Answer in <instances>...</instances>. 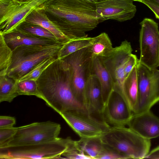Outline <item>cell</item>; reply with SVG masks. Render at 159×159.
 <instances>
[{"mask_svg":"<svg viewBox=\"0 0 159 159\" xmlns=\"http://www.w3.org/2000/svg\"><path fill=\"white\" fill-rule=\"evenodd\" d=\"M144 158L159 159V146L149 152Z\"/></svg>","mask_w":159,"mask_h":159,"instance_id":"d590c367","label":"cell"},{"mask_svg":"<svg viewBox=\"0 0 159 159\" xmlns=\"http://www.w3.org/2000/svg\"><path fill=\"white\" fill-rule=\"evenodd\" d=\"M75 142L78 148L92 159H96L103 146L100 137L80 138Z\"/></svg>","mask_w":159,"mask_h":159,"instance_id":"603a6c76","label":"cell"},{"mask_svg":"<svg viewBox=\"0 0 159 159\" xmlns=\"http://www.w3.org/2000/svg\"><path fill=\"white\" fill-rule=\"evenodd\" d=\"M47 0H29L20 4L11 16L0 25V33L4 34L14 30L32 12Z\"/></svg>","mask_w":159,"mask_h":159,"instance_id":"e0dca14e","label":"cell"},{"mask_svg":"<svg viewBox=\"0 0 159 159\" xmlns=\"http://www.w3.org/2000/svg\"><path fill=\"white\" fill-rule=\"evenodd\" d=\"M15 2L19 3H22L25 2V0H14Z\"/></svg>","mask_w":159,"mask_h":159,"instance_id":"f35d334b","label":"cell"},{"mask_svg":"<svg viewBox=\"0 0 159 159\" xmlns=\"http://www.w3.org/2000/svg\"><path fill=\"white\" fill-rule=\"evenodd\" d=\"M114 49L110 38L105 32L94 37L93 44L89 47L92 57H97L100 59L109 56Z\"/></svg>","mask_w":159,"mask_h":159,"instance_id":"44dd1931","label":"cell"},{"mask_svg":"<svg viewBox=\"0 0 159 159\" xmlns=\"http://www.w3.org/2000/svg\"><path fill=\"white\" fill-rule=\"evenodd\" d=\"M17 93L18 95H33L42 99L37 81L26 80L17 82Z\"/></svg>","mask_w":159,"mask_h":159,"instance_id":"4316f807","label":"cell"},{"mask_svg":"<svg viewBox=\"0 0 159 159\" xmlns=\"http://www.w3.org/2000/svg\"><path fill=\"white\" fill-rule=\"evenodd\" d=\"M24 21L39 25L48 30L54 35L58 41L62 44H64L73 40L65 35L49 19L40 6L32 12L25 18Z\"/></svg>","mask_w":159,"mask_h":159,"instance_id":"ac0fdd59","label":"cell"},{"mask_svg":"<svg viewBox=\"0 0 159 159\" xmlns=\"http://www.w3.org/2000/svg\"><path fill=\"white\" fill-rule=\"evenodd\" d=\"M148 6L154 13L156 18L159 19V6L147 0H138Z\"/></svg>","mask_w":159,"mask_h":159,"instance_id":"e575fe53","label":"cell"},{"mask_svg":"<svg viewBox=\"0 0 159 159\" xmlns=\"http://www.w3.org/2000/svg\"><path fill=\"white\" fill-rule=\"evenodd\" d=\"M72 140L69 137L59 138L49 143L0 148V158L60 159Z\"/></svg>","mask_w":159,"mask_h":159,"instance_id":"5b68a950","label":"cell"},{"mask_svg":"<svg viewBox=\"0 0 159 159\" xmlns=\"http://www.w3.org/2000/svg\"><path fill=\"white\" fill-rule=\"evenodd\" d=\"M17 81L7 75L0 76V102H11L19 96Z\"/></svg>","mask_w":159,"mask_h":159,"instance_id":"cb8c5ba5","label":"cell"},{"mask_svg":"<svg viewBox=\"0 0 159 159\" xmlns=\"http://www.w3.org/2000/svg\"><path fill=\"white\" fill-rule=\"evenodd\" d=\"M139 59L136 55L132 54L126 62L124 68V72L126 78L128 76L134 67L136 65Z\"/></svg>","mask_w":159,"mask_h":159,"instance_id":"d6a6232c","label":"cell"},{"mask_svg":"<svg viewBox=\"0 0 159 159\" xmlns=\"http://www.w3.org/2000/svg\"><path fill=\"white\" fill-rule=\"evenodd\" d=\"M12 55V50L5 42L3 34L0 33V76L7 75Z\"/></svg>","mask_w":159,"mask_h":159,"instance_id":"484cf974","label":"cell"},{"mask_svg":"<svg viewBox=\"0 0 159 159\" xmlns=\"http://www.w3.org/2000/svg\"><path fill=\"white\" fill-rule=\"evenodd\" d=\"M89 47L77 51L62 59L69 67L72 92L77 99L85 107L86 85L91 74L93 61Z\"/></svg>","mask_w":159,"mask_h":159,"instance_id":"8992f818","label":"cell"},{"mask_svg":"<svg viewBox=\"0 0 159 159\" xmlns=\"http://www.w3.org/2000/svg\"><path fill=\"white\" fill-rule=\"evenodd\" d=\"M20 4L14 0H0V25L11 16Z\"/></svg>","mask_w":159,"mask_h":159,"instance_id":"f1b7e54d","label":"cell"},{"mask_svg":"<svg viewBox=\"0 0 159 159\" xmlns=\"http://www.w3.org/2000/svg\"><path fill=\"white\" fill-rule=\"evenodd\" d=\"M28 0H25V2L27 1H28Z\"/></svg>","mask_w":159,"mask_h":159,"instance_id":"ab89813d","label":"cell"},{"mask_svg":"<svg viewBox=\"0 0 159 159\" xmlns=\"http://www.w3.org/2000/svg\"><path fill=\"white\" fill-rule=\"evenodd\" d=\"M91 74L96 75L99 80L105 105L109 96L114 90V84L109 72L98 57L93 58Z\"/></svg>","mask_w":159,"mask_h":159,"instance_id":"d6986e66","label":"cell"},{"mask_svg":"<svg viewBox=\"0 0 159 159\" xmlns=\"http://www.w3.org/2000/svg\"><path fill=\"white\" fill-rule=\"evenodd\" d=\"M127 125L145 139L150 140L159 136V118L150 110L133 113Z\"/></svg>","mask_w":159,"mask_h":159,"instance_id":"5bb4252c","label":"cell"},{"mask_svg":"<svg viewBox=\"0 0 159 159\" xmlns=\"http://www.w3.org/2000/svg\"><path fill=\"white\" fill-rule=\"evenodd\" d=\"M94 37L87 36L73 39L63 44L57 54V58L62 59L68 56L82 48L91 45Z\"/></svg>","mask_w":159,"mask_h":159,"instance_id":"7402d4cb","label":"cell"},{"mask_svg":"<svg viewBox=\"0 0 159 159\" xmlns=\"http://www.w3.org/2000/svg\"><path fill=\"white\" fill-rule=\"evenodd\" d=\"M106 122L111 127L125 126L133 113L123 95L113 90L102 112Z\"/></svg>","mask_w":159,"mask_h":159,"instance_id":"7c38bea8","label":"cell"},{"mask_svg":"<svg viewBox=\"0 0 159 159\" xmlns=\"http://www.w3.org/2000/svg\"><path fill=\"white\" fill-rule=\"evenodd\" d=\"M100 137L103 143L125 159H144L150 152V140L142 137L128 127H111Z\"/></svg>","mask_w":159,"mask_h":159,"instance_id":"277c9868","label":"cell"},{"mask_svg":"<svg viewBox=\"0 0 159 159\" xmlns=\"http://www.w3.org/2000/svg\"><path fill=\"white\" fill-rule=\"evenodd\" d=\"M59 114L80 138L101 137L111 127L102 114L87 109L64 111Z\"/></svg>","mask_w":159,"mask_h":159,"instance_id":"ba28073f","label":"cell"},{"mask_svg":"<svg viewBox=\"0 0 159 159\" xmlns=\"http://www.w3.org/2000/svg\"><path fill=\"white\" fill-rule=\"evenodd\" d=\"M132 51L130 43L125 40L119 46L114 48L113 51L109 56L99 59L111 76L114 84V90L122 94L124 97V85L126 79L124 72L125 66L132 54Z\"/></svg>","mask_w":159,"mask_h":159,"instance_id":"8fae6325","label":"cell"},{"mask_svg":"<svg viewBox=\"0 0 159 159\" xmlns=\"http://www.w3.org/2000/svg\"><path fill=\"white\" fill-rule=\"evenodd\" d=\"M120 159L125 157L112 147L103 143L102 149L96 159Z\"/></svg>","mask_w":159,"mask_h":159,"instance_id":"4dcf8cb0","label":"cell"},{"mask_svg":"<svg viewBox=\"0 0 159 159\" xmlns=\"http://www.w3.org/2000/svg\"><path fill=\"white\" fill-rule=\"evenodd\" d=\"M87 2H89L90 3H94V4H96L97 3H98L103 1H104L106 0H84Z\"/></svg>","mask_w":159,"mask_h":159,"instance_id":"8d00e7d4","label":"cell"},{"mask_svg":"<svg viewBox=\"0 0 159 159\" xmlns=\"http://www.w3.org/2000/svg\"><path fill=\"white\" fill-rule=\"evenodd\" d=\"M136 66L126 78L124 85V96L133 113L136 111L138 102V84Z\"/></svg>","mask_w":159,"mask_h":159,"instance_id":"ffe728a7","label":"cell"},{"mask_svg":"<svg viewBox=\"0 0 159 159\" xmlns=\"http://www.w3.org/2000/svg\"><path fill=\"white\" fill-rule=\"evenodd\" d=\"M139 61L136 66L138 102L136 111L133 114L149 110L159 101V69L149 68Z\"/></svg>","mask_w":159,"mask_h":159,"instance_id":"9c48e42d","label":"cell"},{"mask_svg":"<svg viewBox=\"0 0 159 159\" xmlns=\"http://www.w3.org/2000/svg\"><path fill=\"white\" fill-rule=\"evenodd\" d=\"M134 0V1H137L138 0Z\"/></svg>","mask_w":159,"mask_h":159,"instance_id":"60d3db41","label":"cell"},{"mask_svg":"<svg viewBox=\"0 0 159 159\" xmlns=\"http://www.w3.org/2000/svg\"><path fill=\"white\" fill-rule=\"evenodd\" d=\"M3 35L6 44L12 50L21 45H49L59 43L49 39L26 34L16 29Z\"/></svg>","mask_w":159,"mask_h":159,"instance_id":"2e32d148","label":"cell"},{"mask_svg":"<svg viewBox=\"0 0 159 159\" xmlns=\"http://www.w3.org/2000/svg\"><path fill=\"white\" fill-rule=\"evenodd\" d=\"M62 156L64 157L63 158L66 159H92L83 151L79 149L76 144L75 141L73 140L70 144L68 149L62 154L61 157Z\"/></svg>","mask_w":159,"mask_h":159,"instance_id":"f546056e","label":"cell"},{"mask_svg":"<svg viewBox=\"0 0 159 159\" xmlns=\"http://www.w3.org/2000/svg\"><path fill=\"white\" fill-rule=\"evenodd\" d=\"M159 6V0H147Z\"/></svg>","mask_w":159,"mask_h":159,"instance_id":"74e56055","label":"cell"},{"mask_svg":"<svg viewBox=\"0 0 159 159\" xmlns=\"http://www.w3.org/2000/svg\"><path fill=\"white\" fill-rule=\"evenodd\" d=\"M37 82L42 99L59 114L64 111L86 109L72 92L69 67L63 60L57 58L50 65Z\"/></svg>","mask_w":159,"mask_h":159,"instance_id":"7a4b0ae2","label":"cell"},{"mask_svg":"<svg viewBox=\"0 0 159 159\" xmlns=\"http://www.w3.org/2000/svg\"><path fill=\"white\" fill-rule=\"evenodd\" d=\"M86 96L87 109L91 112L102 114L105 104L102 87L98 78L95 75L91 74L87 80Z\"/></svg>","mask_w":159,"mask_h":159,"instance_id":"9a60e30c","label":"cell"},{"mask_svg":"<svg viewBox=\"0 0 159 159\" xmlns=\"http://www.w3.org/2000/svg\"><path fill=\"white\" fill-rule=\"evenodd\" d=\"M57 59V57H52L44 59L38 64L27 74L20 79L17 82L26 80L37 81L46 68Z\"/></svg>","mask_w":159,"mask_h":159,"instance_id":"83f0119b","label":"cell"},{"mask_svg":"<svg viewBox=\"0 0 159 159\" xmlns=\"http://www.w3.org/2000/svg\"><path fill=\"white\" fill-rule=\"evenodd\" d=\"M17 127L0 129V148L3 147L15 134Z\"/></svg>","mask_w":159,"mask_h":159,"instance_id":"1f68e13d","label":"cell"},{"mask_svg":"<svg viewBox=\"0 0 159 159\" xmlns=\"http://www.w3.org/2000/svg\"><path fill=\"white\" fill-rule=\"evenodd\" d=\"M134 0H106L96 4L99 22L111 19L122 22L135 16L137 9Z\"/></svg>","mask_w":159,"mask_h":159,"instance_id":"4fadbf2b","label":"cell"},{"mask_svg":"<svg viewBox=\"0 0 159 159\" xmlns=\"http://www.w3.org/2000/svg\"><path fill=\"white\" fill-rule=\"evenodd\" d=\"M63 44L49 45H21L12 50L7 75L17 81L44 59L57 57Z\"/></svg>","mask_w":159,"mask_h":159,"instance_id":"3957f363","label":"cell"},{"mask_svg":"<svg viewBox=\"0 0 159 159\" xmlns=\"http://www.w3.org/2000/svg\"><path fill=\"white\" fill-rule=\"evenodd\" d=\"M16 123L15 117L8 116H0V129L10 128Z\"/></svg>","mask_w":159,"mask_h":159,"instance_id":"836d02e7","label":"cell"},{"mask_svg":"<svg viewBox=\"0 0 159 159\" xmlns=\"http://www.w3.org/2000/svg\"><path fill=\"white\" fill-rule=\"evenodd\" d=\"M140 24L139 62L149 68H157L159 67L158 24L152 19L145 18Z\"/></svg>","mask_w":159,"mask_h":159,"instance_id":"30bf717a","label":"cell"},{"mask_svg":"<svg viewBox=\"0 0 159 159\" xmlns=\"http://www.w3.org/2000/svg\"><path fill=\"white\" fill-rule=\"evenodd\" d=\"M39 6L71 39L86 37L85 32L95 28L99 23L96 4L84 0H47Z\"/></svg>","mask_w":159,"mask_h":159,"instance_id":"6da1fadb","label":"cell"},{"mask_svg":"<svg viewBox=\"0 0 159 159\" xmlns=\"http://www.w3.org/2000/svg\"><path fill=\"white\" fill-rule=\"evenodd\" d=\"M60 124L50 121L37 122L17 127L12 137L0 148L50 142L59 139Z\"/></svg>","mask_w":159,"mask_h":159,"instance_id":"52a82bcc","label":"cell"},{"mask_svg":"<svg viewBox=\"0 0 159 159\" xmlns=\"http://www.w3.org/2000/svg\"><path fill=\"white\" fill-rule=\"evenodd\" d=\"M14 29L26 34L49 39L58 42L54 35L48 30L39 25L25 21L21 23Z\"/></svg>","mask_w":159,"mask_h":159,"instance_id":"d4e9b609","label":"cell"}]
</instances>
